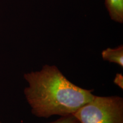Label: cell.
I'll return each instance as SVG.
<instances>
[{
  "label": "cell",
  "instance_id": "cell-1",
  "mask_svg": "<svg viewBox=\"0 0 123 123\" xmlns=\"http://www.w3.org/2000/svg\"><path fill=\"white\" fill-rule=\"evenodd\" d=\"M28 86L26 99L33 115L49 118L73 115L94 98L93 90L81 88L69 81L56 66L45 64L37 71L24 75Z\"/></svg>",
  "mask_w": 123,
  "mask_h": 123
},
{
  "label": "cell",
  "instance_id": "cell-2",
  "mask_svg": "<svg viewBox=\"0 0 123 123\" xmlns=\"http://www.w3.org/2000/svg\"><path fill=\"white\" fill-rule=\"evenodd\" d=\"M73 115L79 123H123V99L95 96Z\"/></svg>",
  "mask_w": 123,
  "mask_h": 123
},
{
  "label": "cell",
  "instance_id": "cell-3",
  "mask_svg": "<svg viewBox=\"0 0 123 123\" xmlns=\"http://www.w3.org/2000/svg\"><path fill=\"white\" fill-rule=\"evenodd\" d=\"M106 9L111 19L119 24L123 23V0H105Z\"/></svg>",
  "mask_w": 123,
  "mask_h": 123
},
{
  "label": "cell",
  "instance_id": "cell-4",
  "mask_svg": "<svg viewBox=\"0 0 123 123\" xmlns=\"http://www.w3.org/2000/svg\"><path fill=\"white\" fill-rule=\"evenodd\" d=\"M101 56L104 61L114 63L123 67V46L120 45L115 48H107L102 51Z\"/></svg>",
  "mask_w": 123,
  "mask_h": 123
},
{
  "label": "cell",
  "instance_id": "cell-5",
  "mask_svg": "<svg viewBox=\"0 0 123 123\" xmlns=\"http://www.w3.org/2000/svg\"><path fill=\"white\" fill-rule=\"evenodd\" d=\"M49 123H79V122L73 115H70L66 116H61L58 119Z\"/></svg>",
  "mask_w": 123,
  "mask_h": 123
},
{
  "label": "cell",
  "instance_id": "cell-6",
  "mask_svg": "<svg viewBox=\"0 0 123 123\" xmlns=\"http://www.w3.org/2000/svg\"><path fill=\"white\" fill-rule=\"evenodd\" d=\"M114 83L123 90V76L122 74L117 73L115 75L113 80Z\"/></svg>",
  "mask_w": 123,
  "mask_h": 123
},
{
  "label": "cell",
  "instance_id": "cell-7",
  "mask_svg": "<svg viewBox=\"0 0 123 123\" xmlns=\"http://www.w3.org/2000/svg\"><path fill=\"white\" fill-rule=\"evenodd\" d=\"M0 123H1V122H0Z\"/></svg>",
  "mask_w": 123,
  "mask_h": 123
}]
</instances>
